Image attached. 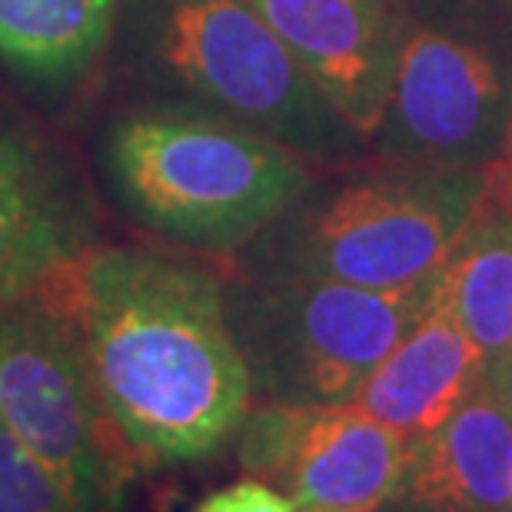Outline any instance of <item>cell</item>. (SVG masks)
<instances>
[{
    "mask_svg": "<svg viewBox=\"0 0 512 512\" xmlns=\"http://www.w3.org/2000/svg\"><path fill=\"white\" fill-rule=\"evenodd\" d=\"M70 276L100 403L133 463L167 469L217 456L253 409L220 276L183 256L107 243Z\"/></svg>",
    "mask_w": 512,
    "mask_h": 512,
    "instance_id": "cell-1",
    "label": "cell"
},
{
    "mask_svg": "<svg viewBox=\"0 0 512 512\" xmlns=\"http://www.w3.org/2000/svg\"><path fill=\"white\" fill-rule=\"evenodd\" d=\"M104 177L133 223L203 253L243 250L313 193L300 153L183 107L117 117L104 137Z\"/></svg>",
    "mask_w": 512,
    "mask_h": 512,
    "instance_id": "cell-2",
    "label": "cell"
},
{
    "mask_svg": "<svg viewBox=\"0 0 512 512\" xmlns=\"http://www.w3.org/2000/svg\"><path fill=\"white\" fill-rule=\"evenodd\" d=\"M483 200V167L399 163L296 207L247 243L250 276L406 290L453 256Z\"/></svg>",
    "mask_w": 512,
    "mask_h": 512,
    "instance_id": "cell-3",
    "label": "cell"
},
{
    "mask_svg": "<svg viewBox=\"0 0 512 512\" xmlns=\"http://www.w3.org/2000/svg\"><path fill=\"white\" fill-rule=\"evenodd\" d=\"M433 280L406 290H363L247 273L223 283L227 323L250 370L253 399L276 406L353 403L366 376L423 313Z\"/></svg>",
    "mask_w": 512,
    "mask_h": 512,
    "instance_id": "cell-4",
    "label": "cell"
},
{
    "mask_svg": "<svg viewBox=\"0 0 512 512\" xmlns=\"http://www.w3.org/2000/svg\"><path fill=\"white\" fill-rule=\"evenodd\" d=\"M70 273L0 306V423L87 512H124L140 466L100 403Z\"/></svg>",
    "mask_w": 512,
    "mask_h": 512,
    "instance_id": "cell-5",
    "label": "cell"
},
{
    "mask_svg": "<svg viewBox=\"0 0 512 512\" xmlns=\"http://www.w3.org/2000/svg\"><path fill=\"white\" fill-rule=\"evenodd\" d=\"M160 60L220 117L300 157H326L353 133L247 0L173 4L160 34Z\"/></svg>",
    "mask_w": 512,
    "mask_h": 512,
    "instance_id": "cell-6",
    "label": "cell"
},
{
    "mask_svg": "<svg viewBox=\"0 0 512 512\" xmlns=\"http://www.w3.org/2000/svg\"><path fill=\"white\" fill-rule=\"evenodd\" d=\"M237 459L293 512H380L403 473L409 439L343 406H253Z\"/></svg>",
    "mask_w": 512,
    "mask_h": 512,
    "instance_id": "cell-7",
    "label": "cell"
},
{
    "mask_svg": "<svg viewBox=\"0 0 512 512\" xmlns=\"http://www.w3.org/2000/svg\"><path fill=\"white\" fill-rule=\"evenodd\" d=\"M509 94L496 64L466 40L413 30L380 130H393L409 163L483 167L509 120Z\"/></svg>",
    "mask_w": 512,
    "mask_h": 512,
    "instance_id": "cell-8",
    "label": "cell"
},
{
    "mask_svg": "<svg viewBox=\"0 0 512 512\" xmlns=\"http://www.w3.org/2000/svg\"><path fill=\"white\" fill-rule=\"evenodd\" d=\"M356 137L380 133L406 44V0H247Z\"/></svg>",
    "mask_w": 512,
    "mask_h": 512,
    "instance_id": "cell-9",
    "label": "cell"
},
{
    "mask_svg": "<svg viewBox=\"0 0 512 512\" xmlns=\"http://www.w3.org/2000/svg\"><path fill=\"white\" fill-rule=\"evenodd\" d=\"M94 247L97 213L77 170L40 133L0 117V306Z\"/></svg>",
    "mask_w": 512,
    "mask_h": 512,
    "instance_id": "cell-10",
    "label": "cell"
},
{
    "mask_svg": "<svg viewBox=\"0 0 512 512\" xmlns=\"http://www.w3.org/2000/svg\"><path fill=\"white\" fill-rule=\"evenodd\" d=\"M380 512H512V403L479 383L453 416L409 443Z\"/></svg>",
    "mask_w": 512,
    "mask_h": 512,
    "instance_id": "cell-11",
    "label": "cell"
},
{
    "mask_svg": "<svg viewBox=\"0 0 512 512\" xmlns=\"http://www.w3.org/2000/svg\"><path fill=\"white\" fill-rule=\"evenodd\" d=\"M483 383V360L459 326L443 280H433L423 313L396 350L366 376L353 406L409 443L453 416V409Z\"/></svg>",
    "mask_w": 512,
    "mask_h": 512,
    "instance_id": "cell-12",
    "label": "cell"
},
{
    "mask_svg": "<svg viewBox=\"0 0 512 512\" xmlns=\"http://www.w3.org/2000/svg\"><path fill=\"white\" fill-rule=\"evenodd\" d=\"M120 0H0V67L34 94L64 97L114 37Z\"/></svg>",
    "mask_w": 512,
    "mask_h": 512,
    "instance_id": "cell-13",
    "label": "cell"
},
{
    "mask_svg": "<svg viewBox=\"0 0 512 512\" xmlns=\"http://www.w3.org/2000/svg\"><path fill=\"white\" fill-rule=\"evenodd\" d=\"M439 280L483 360V383L512 403V217L479 200Z\"/></svg>",
    "mask_w": 512,
    "mask_h": 512,
    "instance_id": "cell-14",
    "label": "cell"
},
{
    "mask_svg": "<svg viewBox=\"0 0 512 512\" xmlns=\"http://www.w3.org/2000/svg\"><path fill=\"white\" fill-rule=\"evenodd\" d=\"M0 512H87L70 486L0 423Z\"/></svg>",
    "mask_w": 512,
    "mask_h": 512,
    "instance_id": "cell-15",
    "label": "cell"
},
{
    "mask_svg": "<svg viewBox=\"0 0 512 512\" xmlns=\"http://www.w3.org/2000/svg\"><path fill=\"white\" fill-rule=\"evenodd\" d=\"M193 512H293L273 486L260 479H240L220 493L207 496Z\"/></svg>",
    "mask_w": 512,
    "mask_h": 512,
    "instance_id": "cell-16",
    "label": "cell"
},
{
    "mask_svg": "<svg viewBox=\"0 0 512 512\" xmlns=\"http://www.w3.org/2000/svg\"><path fill=\"white\" fill-rule=\"evenodd\" d=\"M483 207L512 217V104L499 150L483 163Z\"/></svg>",
    "mask_w": 512,
    "mask_h": 512,
    "instance_id": "cell-17",
    "label": "cell"
}]
</instances>
